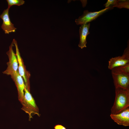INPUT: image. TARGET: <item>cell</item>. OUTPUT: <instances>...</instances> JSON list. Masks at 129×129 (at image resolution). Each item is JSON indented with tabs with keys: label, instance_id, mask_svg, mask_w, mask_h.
<instances>
[{
	"label": "cell",
	"instance_id": "obj_1",
	"mask_svg": "<svg viewBox=\"0 0 129 129\" xmlns=\"http://www.w3.org/2000/svg\"><path fill=\"white\" fill-rule=\"evenodd\" d=\"M115 97L111 109V114H116L129 108V90L115 88Z\"/></svg>",
	"mask_w": 129,
	"mask_h": 129
},
{
	"label": "cell",
	"instance_id": "obj_2",
	"mask_svg": "<svg viewBox=\"0 0 129 129\" xmlns=\"http://www.w3.org/2000/svg\"><path fill=\"white\" fill-rule=\"evenodd\" d=\"M21 103L22 105L21 109L28 114L29 121L32 118L33 114H36L39 115L38 109L35 100L30 92L25 87L24 96Z\"/></svg>",
	"mask_w": 129,
	"mask_h": 129
},
{
	"label": "cell",
	"instance_id": "obj_3",
	"mask_svg": "<svg viewBox=\"0 0 129 129\" xmlns=\"http://www.w3.org/2000/svg\"><path fill=\"white\" fill-rule=\"evenodd\" d=\"M15 46L16 56L18 64V71L22 77L25 85V88L30 92V78L31 75L29 72L26 69L22 58L21 57L16 41L14 39L13 40Z\"/></svg>",
	"mask_w": 129,
	"mask_h": 129
},
{
	"label": "cell",
	"instance_id": "obj_4",
	"mask_svg": "<svg viewBox=\"0 0 129 129\" xmlns=\"http://www.w3.org/2000/svg\"><path fill=\"white\" fill-rule=\"evenodd\" d=\"M14 46L12 41L9 47V50L6 52L9 61L7 63V67L6 69L3 72L4 74L11 76L16 73L18 70V64L17 58L13 50Z\"/></svg>",
	"mask_w": 129,
	"mask_h": 129
},
{
	"label": "cell",
	"instance_id": "obj_5",
	"mask_svg": "<svg viewBox=\"0 0 129 129\" xmlns=\"http://www.w3.org/2000/svg\"><path fill=\"white\" fill-rule=\"evenodd\" d=\"M113 8V7H109L97 11L93 12H89L87 10H85L83 14L75 20V22L77 25H82L89 23L95 20L103 13Z\"/></svg>",
	"mask_w": 129,
	"mask_h": 129
},
{
	"label": "cell",
	"instance_id": "obj_6",
	"mask_svg": "<svg viewBox=\"0 0 129 129\" xmlns=\"http://www.w3.org/2000/svg\"><path fill=\"white\" fill-rule=\"evenodd\" d=\"M129 63V45L125 49L122 55L110 59L108 61V68L111 70L118 67L126 65Z\"/></svg>",
	"mask_w": 129,
	"mask_h": 129
},
{
	"label": "cell",
	"instance_id": "obj_7",
	"mask_svg": "<svg viewBox=\"0 0 129 129\" xmlns=\"http://www.w3.org/2000/svg\"><path fill=\"white\" fill-rule=\"evenodd\" d=\"M111 72L115 88L129 90V74Z\"/></svg>",
	"mask_w": 129,
	"mask_h": 129
},
{
	"label": "cell",
	"instance_id": "obj_8",
	"mask_svg": "<svg viewBox=\"0 0 129 129\" xmlns=\"http://www.w3.org/2000/svg\"><path fill=\"white\" fill-rule=\"evenodd\" d=\"M9 10L8 8L5 10L0 15V18L2 19L3 21L1 27L6 34L14 32L16 29L10 19L9 14Z\"/></svg>",
	"mask_w": 129,
	"mask_h": 129
},
{
	"label": "cell",
	"instance_id": "obj_9",
	"mask_svg": "<svg viewBox=\"0 0 129 129\" xmlns=\"http://www.w3.org/2000/svg\"><path fill=\"white\" fill-rule=\"evenodd\" d=\"M11 76L17 87L18 99L21 103L24 96V90L25 87L24 81L22 77L19 74L18 70Z\"/></svg>",
	"mask_w": 129,
	"mask_h": 129
},
{
	"label": "cell",
	"instance_id": "obj_10",
	"mask_svg": "<svg viewBox=\"0 0 129 129\" xmlns=\"http://www.w3.org/2000/svg\"><path fill=\"white\" fill-rule=\"evenodd\" d=\"M110 117L115 122L119 125L129 126V108L116 114H111Z\"/></svg>",
	"mask_w": 129,
	"mask_h": 129
},
{
	"label": "cell",
	"instance_id": "obj_11",
	"mask_svg": "<svg viewBox=\"0 0 129 129\" xmlns=\"http://www.w3.org/2000/svg\"><path fill=\"white\" fill-rule=\"evenodd\" d=\"M90 25V23L89 22L81 25L80 27V40L78 46L81 49L86 47V38L87 35L90 33L89 29Z\"/></svg>",
	"mask_w": 129,
	"mask_h": 129
},
{
	"label": "cell",
	"instance_id": "obj_12",
	"mask_svg": "<svg viewBox=\"0 0 129 129\" xmlns=\"http://www.w3.org/2000/svg\"><path fill=\"white\" fill-rule=\"evenodd\" d=\"M111 70L113 72L129 74V63L115 68Z\"/></svg>",
	"mask_w": 129,
	"mask_h": 129
},
{
	"label": "cell",
	"instance_id": "obj_13",
	"mask_svg": "<svg viewBox=\"0 0 129 129\" xmlns=\"http://www.w3.org/2000/svg\"><path fill=\"white\" fill-rule=\"evenodd\" d=\"M117 7L119 8H125L127 9L129 8V0H117L113 7Z\"/></svg>",
	"mask_w": 129,
	"mask_h": 129
},
{
	"label": "cell",
	"instance_id": "obj_14",
	"mask_svg": "<svg viewBox=\"0 0 129 129\" xmlns=\"http://www.w3.org/2000/svg\"><path fill=\"white\" fill-rule=\"evenodd\" d=\"M8 4V8L9 9L10 7L14 5L20 6L25 3L23 0H7Z\"/></svg>",
	"mask_w": 129,
	"mask_h": 129
},
{
	"label": "cell",
	"instance_id": "obj_15",
	"mask_svg": "<svg viewBox=\"0 0 129 129\" xmlns=\"http://www.w3.org/2000/svg\"><path fill=\"white\" fill-rule=\"evenodd\" d=\"M117 0H108L106 3L104 5L105 8L109 7H113L115 4Z\"/></svg>",
	"mask_w": 129,
	"mask_h": 129
},
{
	"label": "cell",
	"instance_id": "obj_16",
	"mask_svg": "<svg viewBox=\"0 0 129 129\" xmlns=\"http://www.w3.org/2000/svg\"><path fill=\"white\" fill-rule=\"evenodd\" d=\"M54 129H66V128L62 125L60 124H57L54 127Z\"/></svg>",
	"mask_w": 129,
	"mask_h": 129
}]
</instances>
